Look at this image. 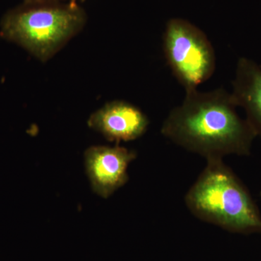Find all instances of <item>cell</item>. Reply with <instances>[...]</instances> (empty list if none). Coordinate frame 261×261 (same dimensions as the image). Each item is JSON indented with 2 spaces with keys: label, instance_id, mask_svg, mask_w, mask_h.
Returning <instances> with one entry per match:
<instances>
[{
  "label": "cell",
  "instance_id": "obj_9",
  "mask_svg": "<svg viewBox=\"0 0 261 261\" xmlns=\"http://www.w3.org/2000/svg\"><path fill=\"white\" fill-rule=\"evenodd\" d=\"M260 197H261V192H260Z\"/></svg>",
  "mask_w": 261,
  "mask_h": 261
},
{
  "label": "cell",
  "instance_id": "obj_10",
  "mask_svg": "<svg viewBox=\"0 0 261 261\" xmlns=\"http://www.w3.org/2000/svg\"><path fill=\"white\" fill-rule=\"evenodd\" d=\"M260 67H261V65H260Z\"/></svg>",
  "mask_w": 261,
  "mask_h": 261
},
{
  "label": "cell",
  "instance_id": "obj_8",
  "mask_svg": "<svg viewBox=\"0 0 261 261\" xmlns=\"http://www.w3.org/2000/svg\"><path fill=\"white\" fill-rule=\"evenodd\" d=\"M25 3H51V2H58L60 0H25ZM74 1V0H73Z\"/></svg>",
  "mask_w": 261,
  "mask_h": 261
},
{
  "label": "cell",
  "instance_id": "obj_7",
  "mask_svg": "<svg viewBox=\"0 0 261 261\" xmlns=\"http://www.w3.org/2000/svg\"><path fill=\"white\" fill-rule=\"evenodd\" d=\"M233 101L246 113V120L261 138V67L246 58L239 59L232 82Z\"/></svg>",
  "mask_w": 261,
  "mask_h": 261
},
{
  "label": "cell",
  "instance_id": "obj_1",
  "mask_svg": "<svg viewBox=\"0 0 261 261\" xmlns=\"http://www.w3.org/2000/svg\"><path fill=\"white\" fill-rule=\"evenodd\" d=\"M237 108L231 94L224 88L186 90L183 102L163 121L161 134L206 161L230 154L250 155L257 135Z\"/></svg>",
  "mask_w": 261,
  "mask_h": 261
},
{
  "label": "cell",
  "instance_id": "obj_5",
  "mask_svg": "<svg viewBox=\"0 0 261 261\" xmlns=\"http://www.w3.org/2000/svg\"><path fill=\"white\" fill-rule=\"evenodd\" d=\"M137 153L117 145L92 146L84 154L86 171L92 190L108 198L128 181V168Z\"/></svg>",
  "mask_w": 261,
  "mask_h": 261
},
{
  "label": "cell",
  "instance_id": "obj_3",
  "mask_svg": "<svg viewBox=\"0 0 261 261\" xmlns=\"http://www.w3.org/2000/svg\"><path fill=\"white\" fill-rule=\"evenodd\" d=\"M85 11L74 1L25 3L7 13L1 22L2 35L47 61L83 29Z\"/></svg>",
  "mask_w": 261,
  "mask_h": 261
},
{
  "label": "cell",
  "instance_id": "obj_6",
  "mask_svg": "<svg viewBox=\"0 0 261 261\" xmlns=\"http://www.w3.org/2000/svg\"><path fill=\"white\" fill-rule=\"evenodd\" d=\"M149 123L148 118L140 109L121 100L107 103L88 120L90 128L118 144L140 138L145 133Z\"/></svg>",
  "mask_w": 261,
  "mask_h": 261
},
{
  "label": "cell",
  "instance_id": "obj_4",
  "mask_svg": "<svg viewBox=\"0 0 261 261\" xmlns=\"http://www.w3.org/2000/svg\"><path fill=\"white\" fill-rule=\"evenodd\" d=\"M163 39L168 65L185 91L197 89L214 74V49L198 27L185 19H170Z\"/></svg>",
  "mask_w": 261,
  "mask_h": 261
},
{
  "label": "cell",
  "instance_id": "obj_2",
  "mask_svg": "<svg viewBox=\"0 0 261 261\" xmlns=\"http://www.w3.org/2000/svg\"><path fill=\"white\" fill-rule=\"evenodd\" d=\"M185 205L197 219L231 232H261V215L248 190L223 159L206 166L187 191Z\"/></svg>",
  "mask_w": 261,
  "mask_h": 261
}]
</instances>
